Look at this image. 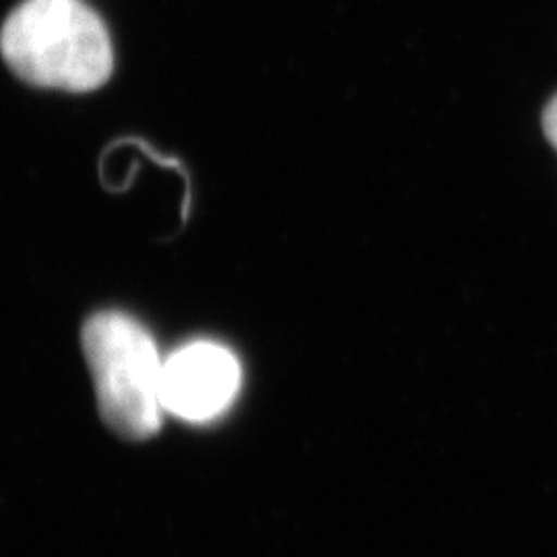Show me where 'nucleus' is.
I'll return each instance as SVG.
<instances>
[{
  "instance_id": "nucleus-1",
  "label": "nucleus",
  "mask_w": 557,
  "mask_h": 557,
  "mask_svg": "<svg viewBox=\"0 0 557 557\" xmlns=\"http://www.w3.org/2000/svg\"><path fill=\"white\" fill-rule=\"evenodd\" d=\"M0 54L25 83L71 94L98 89L114 71L108 27L83 0H23L2 25Z\"/></svg>"
},
{
  "instance_id": "nucleus-2",
  "label": "nucleus",
  "mask_w": 557,
  "mask_h": 557,
  "mask_svg": "<svg viewBox=\"0 0 557 557\" xmlns=\"http://www.w3.org/2000/svg\"><path fill=\"white\" fill-rule=\"evenodd\" d=\"M101 419L120 438L147 440L160 432L161 359L151 333L122 312L94 314L83 326Z\"/></svg>"
},
{
  "instance_id": "nucleus-3",
  "label": "nucleus",
  "mask_w": 557,
  "mask_h": 557,
  "mask_svg": "<svg viewBox=\"0 0 557 557\" xmlns=\"http://www.w3.org/2000/svg\"><path fill=\"white\" fill-rule=\"evenodd\" d=\"M239 386L238 358L220 343L195 341L163 359L161 405L182 421L207 423L220 418L234 405Z\"/></svg>"
},
{
  "instance_id": "nucleus-4",
  "label": "nucleus",
  "mask_w": 557,
  "mask_h": 557,
  "mask_svg": "<svg viewBox=\"0 0 557 557\" xmlns=\"http://www.w3.org/2000/svg\"><path fill=\"white\" fill-rule=\"evenodd\" d=\"M543 131L547 140L557 149V96L547 103L543 112Z\"/></svg>"
}]
</instances>
